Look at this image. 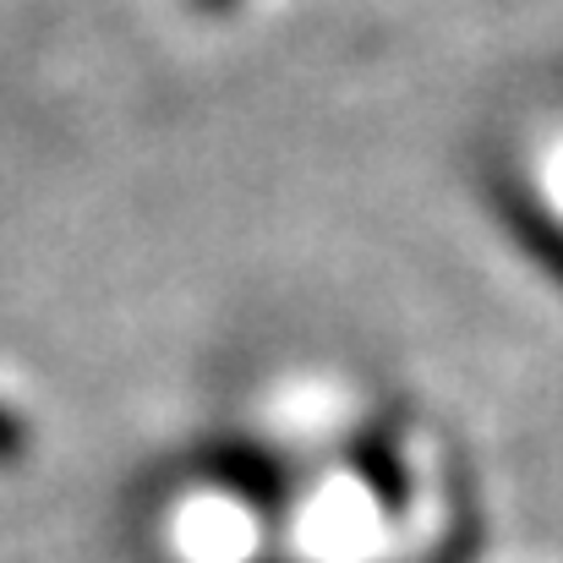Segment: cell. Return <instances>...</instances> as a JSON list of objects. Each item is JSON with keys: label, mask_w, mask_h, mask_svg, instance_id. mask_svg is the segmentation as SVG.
Returning <instances> with one entry per match:
<instances>
[{"label": "cell", "mask_w": 563, "mask_h": 563, "mask_svg": "<svg viewBox=\"0 0 563 563\" xmlns=\"http://www.w3.org/2000/svg\"><path fill=\"white\" fill-rule=\"evenodd\" d=\"M27 449H33V427L11 405H0V465H16Z\"/></svg>", "instance_id": "cell-1"}, {"label": "cell", "mask_w": 563, "mask_h": 563, "mask_svg": "<svg viewBox=\"0 0 563 563\" xmlns=\"http://www.w3.org/2000/svg\"><path fill=\"white\" fill-rule=\"evenodd\" d=\"M191 5H197V11H230L235 0H191Z\"/></svg>", "instance_id": "cell-2"}]
</instances>
